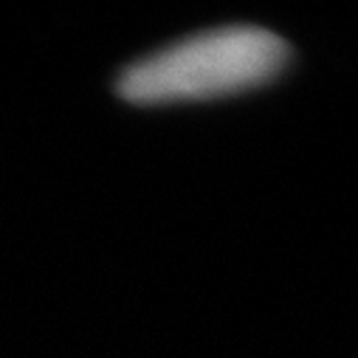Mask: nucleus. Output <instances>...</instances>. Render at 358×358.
Here are the masks:
<instances>
[{
	"instance_id": "obj_1",
	"label": "nucleus",
	"mask_w": 358,
	"mask_h": 358,
	"mask_svg": "<svg viewBox=\"0 0 358 358\" xmlns=\"http://www.w3.org/2000/svg\"><path fill=\"white\" fill-rule=\"evenodd\" d=\"M288 43L259 26H223L178 40L119 76L116 91L133 105L209 102L254 91L288 65Z\"/></svg>"
}]
</instances>
